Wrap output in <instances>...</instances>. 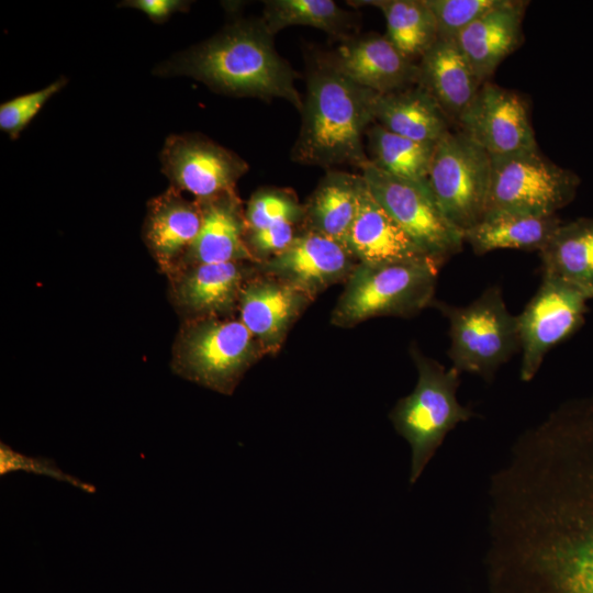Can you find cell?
<instances>
[{"mask_svg": "<svg viewBox=\"0 0 593 593\" xmlns=\"http://www.w3.org/2000/svg\"><path fill=\"white\" fill-rule=\"evenodd\" d=\"M491 558L538 593H593V395L525 430L489 489Z\"/></svg>", "mask_w": 593, "mask_h": 593, "instance_id": "obj_1", "label": "cell"}, {"mask_svg": "<svg viewBox=\"0 0 593 593\" xmlns=\"http://www.w3.org/2000/svg\"><path fill=\"white\" fill-rule=\"evenodd\" d=\"M160 76H188L215 92L270 101L284 99L300 112L298 74L275 48L264 22L239 21L158 67Z\"/></svg>", "mask_w": 593, "mask_h": 593, "instance_id": "obj_2", "label": "cell"}, {"mask_svg": "<svg viewBox=\"0 0 593 593\" xmlns=\"http://www.w3.org/2000/svg\"><path fill=\"white\" fill-rule=\"evenodd\" d=\"M378 96L337 71L324 56L314 58L292 160L324 168L349 165L361 169L369 163L363 136L376 122Z\"/></svg>", "mask_w": 593, "mask_h": 593, "instance_id": "obj_3", "label": "cell"}, {"mask_svg": "<svg viewBox=\"0 0 593 593\" xmlns=\"http://www.w3.org/2000/svg\"><path fill=\"white\" fill-rule=\"evenodd\" d=\"M410 354L417 370V382L409 395L400 399L390 419L394 429L410 444L413 484L422 474L446 435L473 413L457 399L460 373L446 369L438 361L425 356L416 345Z\"/></svg>", "mask_w": 593, "mask_h": 593, "instance_id": "obj_4", "label": "cell"}, {"mask_svg": "<svg viewBox=\"0 0 593 593\" xmlns=\"http://www.w3.org/2000/svg\"><path fill=\"white\" fill-rule=\"evenodd\" d=\"M440 265L433 261L356 266L331 314V324L354 327L379 316L411 317L434 303Z\"/></svg>", "mask_w": 593, "mask_h": 593, "instance_id": "obj_5", "label": "cell"}, {"mask_svg": "<svg viewBox=\"0 0 593 593\" xmlns=\"http://www.w3.org/2000/svg\"><path fill=\"white\" fill-rule=\"evenodd\" d=\"M266 350L239 317L188 318L174 348V370L182 378L231 395Z\"/></svg>", "mask_w": 593, "mask_h": 593, "instance_id": "obj_6", "label": "cell"}, {"mask_svg": "<svg viewBox=\"0 0 593 593\" xmlns=\"http://www.w3.org/2000/svg\"><path fill=\"white\" fill-rule=\"evenodd\" d=\"M449 321L451 368L491 381L495 371L521 349L518 316L512 315L497 286L473 302L455 306L434 301Z\"/></svg>", "mask_w": 593, "mask_h": 593, "instance_id": "obj_7", "label": "cell"}, {"mask_svg": "<svg viewBox=\"0 0 593 593\" xmlns=\"http://www.w3.org/2000/svg\"><path fill=\"white\" fill-rule=\"evenodd\" d=\"M491 157L461 131L449 132L435 147L428 186L445 217L462 234L485 215Z\"/></svg>", "mask_w": 593, "mask_h": 593, "instance_id": "obj_8", "label": "cell"}, {"mask_svg": "<svg viewBox=\"0 0 593 593\" xmlns=\"http://www.w3.org/2000/svg\"><path fill=\"white\" fill-rule=\"evenodd\" d=\"M490 157L486 212L556 215L575 197L579 176L547 159L538 148Z\"/></svg>", "mask_w": 593, "mask_h": 593, "instance_id": "obj_9", "label": "cell"}, {"mask_svg": "<svg viewBox=\"0 0 593 593\" xmlns=\"http://www.w3.org/2000/svg\"><path fill=\"white\" fill-rule=\"evenodd\" d=\"M360 170L373 198L432 259L443 266L462 249L463 234L445 217L428 182L390 175L370 161Z\"/></svg>", "mask_w": 593, "mask_h": 593, "instance_id": "obj_10", "label": "cell"}, {"mask_svg": "<svg viewBox=\"0 0 593 593\" xmlns=\"http://www.w3.org/2000/svg\"><path fill=\"white\" fill-rule=\"evenodd\" d=\"M586 301V296L570 284L542 276L538 290L517 315L523 381H530L546 354L580 328L588 311Z\"/></svg>", "mask_w": 593, "mask_h": 593, "instance_id": "obj_11", "label": "cell"}, {"mask_svg": "<svg viewBox=\"0 0 593 593\" xmlns=\"http://www.w3.org/2000/svg\"><path fill=\"white\" fill-rule=\"evenodd\" d=\"M171 187L206 200L235 191L248 166L238 155L200 134L170 135L160 153Z\"/></svg>", "mask_w": 593, "mask_h": 593, "instance_id": "obj_12", "label": "cell"}, {"mask_svg": "<svg viewBox=\"0 0 593 593\" xmlns=\"http://www.w3.org/2000/svg\"><path fill=\"white\" fill-rule=\"evenodd\" d=\"M458 124L490 156L537 149L525 100L490 82L481 86Z\"/></svg>", "mask_w": 593, "mask_h": 593, "instance_id": "obj_13", "label": "cell"}, {"mask_svg": "<svg viewBox=\"0 0 593 593\" xmlns=\"http://www.w3.org/2000/svg\"><path fill=\"white\" fill-rule=\"evenodd\" d=\"M357 265L346 245L305 231L287 249L256 264L259 271L291 284L313 300L327 288L346 282Z\"/></svg>", "mask_w": 593, "mask_h": 593, "instance_id": "obj_14", "label": "cell"}, {"mask_svg": "<svg viewBox=\"0 0 593 593\" xmlns=\"http://www.w3.org/2000/svg\"><path fill=\"white\" fill-rule=\"evenodd\" d=\"M313 301L291 284L257 269L243 286L237 312L267 355H276Z\"/></svg>", "mask_w": 593, "mask_h": 593, "instance_id": "obj_15", "label": "cell"}, {"mask_svg": "<svg viewBox=\"0 0 593 593\" xmlns=\"http://www.w3.org/2000/svg\"><path fill=\"white\" fill-rule=\"evenodd\" d=\"M324 57L353 82L378 94L404 90L418 81V65L403 55L387 35L350 37Z\"/></svg>", "mask_w": 593, "mask_h": 593, "instance_id": "obj_16", "label": "cell"}, {"mask_svg": "<svg viewBox=\"0 0 593 593\" xmlns=\"http://www.w3.org/2000/svg\"><path fill=\"white\" fill-rule=\"evenodd\" d=\"M257 262L230 261L179 267L172 275V300L188 318L232 316Z\"/></svg>", "mask_w": 593, "mask_h": 593, "instance_id": "obj_17", "label": "cell"}, {"mask_svg": "<svg viewBox=\"0 0 593 593\" xmlns=\"http://www.w3.org/2000/svg\"><path fill=\"white\" fill-rule=\"evenodd\" d=\"M347 247L358 262L367 265L435 261L373 198L366 182Z\"/></svg>", "mask_w": 593, "mask_h": 593, "instance_id": "obj_18", "label": "cell"}, {"mask_svg": "<svg viewBox=\"0 0 593 593\" xmlns=\"http://www.w3.org/2000/svg\"><path fill=\"white\" fill-rule=\"evenodd\" d=\"M202 214L197 200L171 187L148 203L144 237L161 269L172 273L195 240Z\"/></svg>", "mask_w": 593, "mask_h": 593, "instance_id": "obj_19", "label": "cell"}, {"mask_svg": "<svg viewBox=\"0 0 593 593\" xmlns=\"http://www.w3.org/2000/svg\"><path fill=\"white\" fill-rule=\"evenodd\" d=\"M197 201L201 208V227L179 267L230 261L256 262L246 245L245 211L236 191Z\"/></svg>", "mask_w": 593, "mask_h": 593, "instance_id": "obj_20", "label": "cell"}, {"mask_svg": "<svg viewBox=\"0 0 593 593\" xmlns=\"http://www.w3.org/2000/svg\"><path fill=\"white\" fill-rule=\"evenodd\" d=\"M526 4L525 1L504 0L456 37L457 45L482 85L522 43Z\"/></svg>", "mask_w": 593, "mask_h": 593, "instance_id": "obj_21", "label": "cell"}, {"mask_svg": "<svg viewBox=\"0 0 593 593\" xmlns=\"http://www.w3.org/2000/svg\"><path fill=\"white\" fill-rule=\"evenodd\" d=\"M417 86L439 104L450 122L458 123L482 83L454 40L438 38L421 57Z\"/></svg>", "mask_w": 593, "mask_h": 593, "instance_id": "obj_22", "label": "cell"}, {"mask_svg": "<svg viewBox=\"0 0 593 593\" xmlns=\"http://www.w3.org/2000/svg\"><path fill=\"white\" fill-rule=\"evenodd\" d=\"M363 183L361 175L327 171L303 205L302 231L327 236L347 246Z\"/></svg>", "mask_w": 593, "mask_h": 593, "instance_id": "obj_23", "label": "cell"}, {"mask_svg": "<svg viewBox=\"0 0 593 593\" xmlns=\"http://www.w3.org/2000/svg\"><path fill=\"white\" fill-rule=\"evenodd\" d=\"M376 123L398 135L437 143L450 132V121L436 100L422 87L379 94Z\"/></svg>", "mask_w": 593, "mask_h": 593, "instance_id": "obj_24", "label": "cell"}, {"mask_svg": "<svg viewBox=\"0 0 593 593\" xmlns=\"http://www.w3.org/2000/svg\"><path fill=\"white\" fill-rule=\"evenodd\" d=\"M542 276L561 280L593 299V217L560 224L539 251Z\"/></svg>", "mask_w": 593, "mask_h": 593, "instance_id": "obj_25", "label": "cell"}, {"mask_svg": "<svg viewBox=\"0 0 593 593\" xmlns=\"http://www.w3.org/2000/svg\"><path fill=\"white\" fill-rule=\"evenodd\" d=\"M560 224L557 215L489 211L463 239L478 255L502 248L540 251Z\"/></svg>", "mask_w": 593, "mask_h": 593, "instance_id": "obj_26", "label": "cell"}, {"mask_svg": "<svg viewBox=\"0 0 593 593\" xmlns=\"http://www.w3.org/2000/svg\"><path fill=\"white\" fill-rule=\"evenodd\" d=\"M378 8L387 21V37L407 58L422 57L438 40L434 15L425 0L349 1Z\"/></svg>", "mask_w": 593, "mask_h": 593, "instance_id": "obj_27", "label": "cell"}, {"mask_svg": "<svg viewBox=\"0 0 593 593\" xmlns=\"http://www.w3.org/2000/svg\"><path fill=\"white\" fill-rule=\"evenodd\" d=\"M261 21L275 35L292 25L312 26L346 41L350 38L356 20L332 0H268Z\"/></svg>", "mask_w": 593, "mask_h": 593, "instance_id": "obj_28", "label": "cell"}, {"mask_svg": "<svg viewBox=\"0 0 593 593\" xmlns=\"http://www.w3.org/2000/svg\"><path fill=\"white\" fill-rule=\"evenodd\" d=\"M369 161L377 168L405 179L428 182L437 143L414 141L392 133L378 123L367 131Z\"/></svg>", "mask_w": 593, "mask_h": 593, "instance_id": "obj_29", "label": "cell"}, {"mask_svg": "<svg viewBox=\"0 0 593 593\" xmlns=\"http://www.w3.org/2000/svg\"><path fill=\"white\" fill-rule=\"evenodd\" d=\"M303 212V205L292 191L280 188L260 189L250 197L246 205V233L282 222L301 225Z\"/></svg>", "mask_w": 593, "mask_h": 593, "instance_id": "obj_30", "label": "cell"}, {"mask_svg": "<svg viewBox=\"0 0 593 593\" xmlns=\"http://www.w3.org/2000/svg\"><path fill=\"white\" fill-rule=\"evenodd\" d=\"M504 0H425L437 27L438 38L456 40L472 22L497 8Z\"/></svg>", "mask_w": 593, "mask_h": 593, "instance_id": "obj_31", "label": "cell"}, {"mask_svg": "<svg viewBox=\"0 0 593 593\" xmlns=\"http://www.w3.org/2000/svg\"><path fill=\"white\" fill-rule=\"evenodd\" d=\"M67 82L61 77L49 86L9 100L0 105V130L16 138L42 107Z\"/></svg>", "mask_w": 593, "mask_h": 593, "instance_id": "obj_32", "label": "cell"}, {"mask_svg": "<svg viewBox=\"0 0 593 593\" xmlns=\"http://www.w3.org/2000/svg\"><path fill=\"white\" fill-rule=\"evenodd\" d=\"M15 471H24L45 475L68 483L87 493H93L94 486L77 477L64 472L51 458L32 457L13 450L7 444H0V474L5 475Z\"/></svg>", "mask_w": 593, "mask_h": 593, "instance_id": "obj_33", "label": "cell"}, {"mask_svg": "<svg viewBox=\"0 0 593 593\" xmlns=\"http://www.w3.org/2000/svg\"><path fill=\"white\" fill-rule=\"evenodd\" d=\"M292 222H282L247 232L246 245L256 262H262L287 249L301 233Z\"/></svg>", "mask_w": 593, "mask_h": 593, "instance_id": "obj_34", "label": "cell"}, {"mask_svg": "<svg viewBox=\"0 0 593 593\" xmlns=\"http://www.w3.org/2000/svg\"><path fill=\"white\" fill-rule=\"evenodd\" d=\"M120 5L138 9L153 22L163 23L172 13L186 11L189 7V2L182 0H130L122 2Z\"/></svg>", "mask_w": 593, "mask_h": 593, "instance_id": "obj_35", "label": "cell"}]
</instances>
